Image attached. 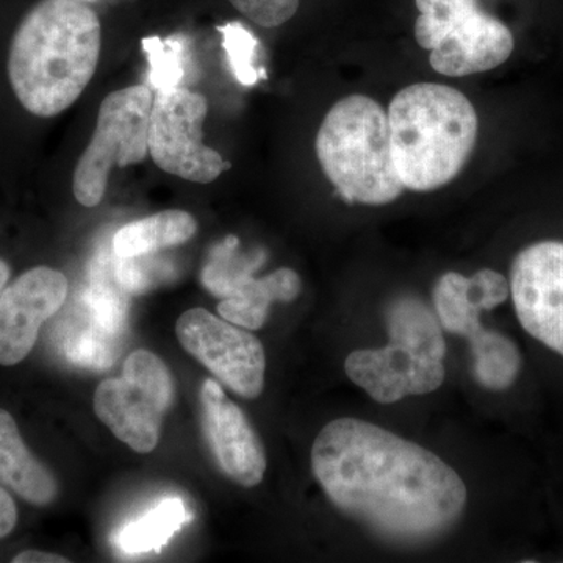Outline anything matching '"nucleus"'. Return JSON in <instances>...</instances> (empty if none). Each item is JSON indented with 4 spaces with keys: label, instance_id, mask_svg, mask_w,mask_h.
Returning a JSON list of instances; mask_svg holds the SVG:
<instances>
[{
    "label": "nucleus",
    "instance_id": "22",
    "mask_svg": "<svg viewBox=\"0 0 563 563\" xmlns=\"http://www.w3.org/2000/svg\"><path fill=\"white\" fill-rule=\"evenodd\" d=\"M141 46L150 62L147 80L151 87L157 91L180 88L181 81L187 77V41L180 36H169L165 40L150 36L141 41Z\"/></svg>",
    "mask_w": 563,
    "mask_h": 563
},
{
    "label": "nucleus",
    "instance_id": "24",
    "mask_svg": "<svg viewBox=\"0 0 563 563\" xmlns=\"http://www.w3.org/2000/svg\"><path fill=\"white\" fill-rule=\"evenodd\" d=\"M274 301L265 277L247 280L232 296L222 299L218 312L225 321L247 331H257L265 324L269 306Z\"/></svg>",
    "mask_w": 563,
    "mask_h": 563
},
{
    "label": "nucleus",
    "instance_id": "26",
    "mask_svg": "<svg viewBox=\"0 0 563 563\" xmlns=\"http://www.w3.org/2000/svg\"><path fill=\"white\" fill-rule=\"evenodd\" d=\"M151 255L120 258L114 269V277L128 295H143L157 287L168 276V266L163 265L161 261H155Z\"/></svg>",
    "mask_w": 563,
    "mask_h": 563
},
{
    "label": "nucleus",
    "instance_id": "16",
    "mask_svg": "<svg viewBox=\"0 0 563 563\" xmlns=\"http://www.w3.org/2000/svg\"><path fill=\"white\" fill-rule=\"evenodd\" d=\"M387 325L390 343L418 357L443 361L446 343L439 320L418 299L404 298L393 303L388 310Z\"/></svg>",
    "mask_w": 563,
    "mask_h": 563
},
{
    "label": "nucleus",
    "instance_id": "5",
    "mask_svg": "<svg viewBox=\"0 0 563 563\" xmlns=\"http://www.w3.org/2000/svg\"><path fill=\"white\" fill-rule=\"evenodd\" d=\"M154 96L144 85L111 92L101 103L95 135L74 172L73 191L85 207L102 202L109 174L146 158Z\"/></svg>",
    "mask_w": 563,
    "mask_h": 563
},
{
    "label": "nucleus",
    "instance_id": "28",
    "mask_svg": "<svg viewBox=\"0 0 563 563\" xmlns=\"http://www.w3.org/2000/svg\"><path fill=\"white\" fill-rule=\"evenodd\" d=\"M240 13L262 27H279L290 21L301 0H229Z\"/></svg>",
    "mask_w": 563,
    "mask_h": 563
},
{
    "label": "nucleus",
    "instance_id": "30",
    "mask_svg": "<svg viewBox=\"0 0 563 563\" xmlns=\"http://www.w3.org/2000/svg\"><path fill=\"white\" fill-rule=\"evenodd\" d=\"M274 301L291 302L301 292V279L290 268H280L265 277Z\"/></svg>",
    "mask_w": 563,
    "mask_h": 563
},
{
    "label": "nucleus",
    "instance_id": "25",
    "mask_svg": "<svg viewBox=\"0 0 563 563\" xmlns=\"http://www.w3.org/2000/svg\"><path fill=\"white\" fill-rule=\"evenodd\" d=\"M218 32L222 35V47L228 54L233 76L243 87H254L261 80V73L255 68L258 40L242 22H229L218 27Z\"/></svg>",
    "mask_w": 563,
    "mask_h": 563
},
{
    "label": "nucleus",
    "instance_id": "21",
    "mask_svg": "<svg viewBox=\"0 0 563 563\" xmlns=\"http://www.w3.org/2000/svg\"><path fill=\"white\" fill-rule=\"evenodd\" d=\"M437 314L446 331L470 336L479 331V310L468 298V277L459 273H446L433 288Z\"/></svg>",
    "mask_w": 563,
    "mask_h": 563
},
{
    "label": "nucleus",
    "instance_id": "18",
    "mask_svg": "<svg viewBox=\"0 0 563 563\" xmlns=\"http://www.w3.org/2000/svg\"><path fill=\"white\" fill-rule=\"evenodd\" d=\"M474 355V376L477 383L490 390L501 391L517 380L521 355L517 344L501 333L479 331L470 336Z\"/></svg>",
    "mask_w": 563,
    "mask_h": 563
},
{
    "label": "nucleus",
    "instance_id": "6",
    "mask_svg": "<svg viewBox=\"0 0 563 563\" xmlns=\"http://www.w3.org/2000/svg\"><path fill=\"white\" fill-rule=\"evenodd\" d=\"M174 380L168 366L146 350L132 352L122 376L96 388L95 412L118 440L150 454L161 440L163 418L172 407Z\"/></svg>",
    "mask_w": 563,
    "mask_h": 563
},
{
    "label": "nucleus",
    "instance_id": "12",
    "mask_svg": "<svg viewBox=\"0 0 563 563\" xmlns=\"http://www.w3.org/2000/svg\"><path fill=\"white\" fill-rule=\"evenodd\" d=\"M346 374L377 402L393 404L409 395H428L442 387L443 361L422 358L398 344L352 352Z\"/></svg>",
    "mask_w": 563,
    "mask_h": 563
},
{
    "label": "nucleus",
    "instance_id": "17",
    "mask_svg": "<svg viewBox=\"0 0 563 563\" xmlns=\"http://www.w3.org/2000/svg\"><path fill=\"white\" fill-rule=\"evenodd\" d=\"M187 509L179 498L165 499L140 520L125 525L118 533L117 547L125 554L161 551L187 523Z\"/></svg>",
    "mask_w": 563,
    "mask_h": 563
},
{
    "label": "nucleus",
    "instance_id": "11",
    "mask_svg": "<svg viewBox=\"0 0 563 563\" xmlns=\"http://www.w3.org/2000/svg\"><path fill=\"white\" fill-rule=\"evenodd\" d=\"M201 404L203 431L222 473L243 487L261 484L266 470L265 450L242 409L211 379L202 385Z\"/></svg>",
    "mask_w": 563,
    "mask_h": 563
},
{
    "label": "nucleus",
    "instance_id": "1",
    "mask_svg": "<svg viewBox=\"0 0 563 563\" xmlns=\"http://www.w3.org/2000/svg\"><path fill=\"white\" fill-rule=\"evenodd\" d=\"M312 468L342 512L390 539L439 536L466 504L465 484L439 455L355 418L322 429L313 443Z\"/></svg>",
    "mask_w": 563,
    "mask_h": 563
},
{
    "label": "nucleus",
    "instance_id": "23",
    "mask_svg": "<svg viewBox=\"0 0 563 563\" xmlns=\"http://www.w3.org/2000/svg\"><path fill=\"white\" fill-rule=\"evenodd\" d=\"M84 301L92 325L114 339L121 335L128 320V292L122 290L117 277L110 282L102 273L96 274L90 288L85 291Z\"/></svg>",
    "mask_w": 563,
    "mask_h": 563
},
{
    "label": "nucleus",
    "instance_id": "31",
    "mask_svg": "<svg viewBox=\"0 0 563 563\" xmlns=\"http://www.w3.org/2000/svg\"><path fill=\"white\" fill-rule=\"evenodd\" d=\"M18 523L16 503L10 493L0 488V540L9 537Z\"/></svg>",
    "mask_w": 563,
    "mask_h": 563
},
{
    "label": "nucleus",
    "instance_id": "29",
    "mask_svg": "<svg viewBox=\"0 0 563 563\" xmlns=\"http://www.w3.org/2000/svg\"><path fill=\"white\" fill-rule=\"evenodd\" d=\"M509 295V282L493 269H481L468 277V298L479 312L495 309L506 301Z\"/></svg>",
    "mask_w": 563,
    "mask_h": 563
},
{
    "label": "nucleus",
    "instance_id": "13",
    "mask_svg": "<svg viewBox=\"0 0 563 563\" xmlns=\"http://www.w3.org/2000/svg\"><path fill=\"white\" fill-rule=\"evenodd\" d=\"M515 41L506 24L477 10L431 51V66L448 77L472 76L503 65L512 55Z\"/></svg>",
    "mask_w": 563,
    "mask_h": 563
},
{
    "label": "nucleus",
    "instance_id": "2",
    "mask_svg": "<svg viewBox=\"0 0 563 563\" xmlns=\"http://www.w3.org/2000/svg\"><path fill=\"white\" fill-rule=\"evenodd\" d=\"M101 21L81 0H41L11 40L9 79L29 113L52 118L80 98L98 68Z\"/></svg>",
    "mask_w": 563,
    "mask_h": 563
},
{
    "label": "nucleus",
    "instance_id": "33",
    "mask_svg": "<svg viewBox=\"0 0 563 563\" xmlns=\"http://www.w3.org/2000/svg\"><path fill=\"white\" fill-rule=\"evenodd\" d=\"M10 265L3 258H0V295L5 290L7 284L10 280Z\"/></svg>",
    "mask_w": 563,
    "mask_h": 563
},
{
    "label": "nucleus",
    "instance_id": "27",
    "mask_svg": "<svg viewBox=\"0 0 563 563\" xmlns=\"http://www.w3.org/2000/svg\"><path fill=\"white\" fill-rule=\"evenodd\" d=\"M114 336L99 331L96 325L70 340L66 352L69 361L85 368L106 369L114 361Z\"/></svg>",
    "mask_w": 563,
    "mask_h": 563
},
{
    "label": "nucleus",
    "instance_id": "4",
    "mask_svg": "<svg viewBox=\"0 0 563 563\" xmlns=\"http://www.w3.org/2000/svg\"><path fill=\"white\" fill-rule=\"evenodd\" d=\"M314 147L322 172L346 202L384 206L406 190L393 162L388 114L368 96L336 102Z\"/></svg>",
    "mask_w": 563,
    "mask_h": 563
},
{
    "label": "nucleus",
    "instance_id": "19",
    "mask_svg": "<svg viewBox=\"0 0 563 563\" xmlns=\"http://www.w3.org/2000/svg\"><path fill=\"white\" fill-rule=\"evenodd\" d=\"M240 240L236 236H228L213 251L209 265L202 274V282L214 296L229 298L239 290L242 285L252 279V273L265 262V252L257 254H239Z\"/></svg>",
    "mask_w": 563,
    "mask_h": 563
},
{
    "label": "nucleus",
    "instance_id": "7",
    "mask_svg": "<svg viewBox=\"0 0 563 563\" xmlns=\"http://www.w3.org/2000/svg\"><path fill=\"white\" fill-rule=\"evenodd\" d=\"M209 103L199 92L176 88L158 91L150 118V154L163 172L180 179L210 184L231 163L206 146L202 124Z\"/></svg>",
    "mask_w": 563,
    "mask_h": 563
},
{
    "label": "nucleus",
    "instance_id": "3",
    "mask_svg": "<svg viewBox=\"0 0 563 563\" xmlns=\"http://www.w3.org/2000/svg\"><path fill=\"white\" fill-rule=\"evenodd\" d=\"M393 162L404 188L432 191L455 179L476 146V110L465 95L439 84H415L388 109Z\"/></svg>",
    "mask_w": 563,
    "mask_h": 563
},
{
    "label": "nucleus",
    "instance_id": "15",
    "mask_svg": "<svg viewBox=\"0 0 563 563\" xmlns=\"http://www.w3.org/2000/svg\"><path fill=\"white\" fill-rule=\"evenodd\" d=\"M196 231L198 224L188 211L165 210L121 228L113 236V251L118 258L155 254L187 243Z\"/></svg>",
    "mask_w": 563,
    "mask_h": 563
},
{
    "label": "nucleus",
    "instance_id": "10",
    "mask_svg": "<svg viewBox=\"0 0 563 563\" xmlns=\"http://www.w3.org/2000/svg\"><path fill=\"white\" fill-rule=\"evenodd\" d=\"M68 296L65 274L36 266L0 295V365L14 366L31 354L44 322L62 309Z\"/></svg>",
    "mask_w": 563,
    "mask_h": 563
},
{
    "label": "nucleus",
    "instance_id": "8",
    "mask_svg": "<svg viewBox=\"0 0 563 563\" xmlns=\"http://www.w3.org/2000/svg\"><path fill=\"white\" fill-rule=\"evenodd\" d=\"M176 335L185 351L236 395L246 399L262 395L266 362L257 336L203 309L180 314Z\"/></svg>",
    "mask_w": 563,
    "mask_h": 563
},
{
    "label": "nucleus",
    "instance_id": "34",
    "mask_svg": "<svg viewBox=\"0 0 563 563\" xmlns=\"http://www.w3.org/2000/svg\"><path fill=\"white\" fill-rule=\"evenodd\" d=\"M81 2H91V0H81Z\"/></svg>",
    "mask_w": 563,
    "mask_h": 563
},
{
    "label": "nucleus",
    "instance_id": "9",
    "mask_svg": "<svg viewBox=\"0 0 563 563\" xmlns=\"http://www.w3.org/2000/svg\"><path fill=\"white\" fill-rule=\"evenodd\" d=\"M510 292L525 331L563 355V243L521 251L510 269Z\"/></svg>",
    "mask_w": 563,
    "mask_h": 563
},
{
    "label": "nucleus",
    "instance_id": "20",
    "mask_svg": "<svg viewBox=\"0 0 563 563\" xmlns=\"http://www.w3.org/2000/svg\"><path fill=\"white\" fill-rule=\"evenodd\" d=\"M420 16L415 21V40L432 51L451 32L465 24L479 10L477 0H415Z\"/></svg>",
    "mask_w": 563,
    "mask_h": 563
},
{
    "label": "nucleus",
    "instance_id": "32",
    "mask_svg": "<svg viewBox=\"0 0 563 563\" xmlns=\"http://www.w3.org/2000/svg\"><path fill=\"white\" fill-rule=\"evenodd\" d=\"M13 563H69L63 555L44 553V551H24L11 561Z\"/></svg>",
    "mask_w": 563,
    "mask_h": 563
},
{
    "label": "nucleus",
    "instance_id": "14",
    "mask_svg": "<svg viewBox=\"0 0 563 563\" xmlns=\"http://www.w3.org/2000/svg\"><path fill=\"white\" fill-rule=\"evenodd\" d=\"M0 483L38 507L49 506L60 492L54 474L29 451L16 421L5 409H0Z\"/></svg>",
    "mask_w": 563,
    "mask_h": 563
}]
</instances>
